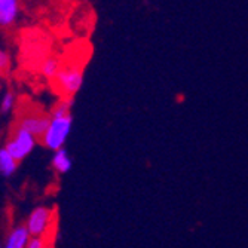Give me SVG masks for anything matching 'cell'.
Returning a JSON list of instances; mask_svg holds the SVG:
<instances>
[{
    "label": "cell",
    "instance_id": "1",
    "mask_svg": "<svg viewBox=\"0 0 248 248\" xmlns=\"http://www.w3.org/2000/svg\"><path fill=\"white\" fill-rule=\"evenodd\" d=\"M73 125V116H51L48 129L45 132L43 139L40 140L45 147H48L52 152L64 149L65 140L69 137Z\"/></svg>",
    "mask_w": 248,
    "mask_h": 248
},
{
    "label": "cell",
    "instance_id": "2",
    "mask_svg": "<svg viewBox=\"0 0 248 248\" xmlns=\"http://www.w3.org/2000/svg\"><path fill=\"white\" fill-rule=\"evenodd\" d=\"M36 143H37V140L30 132L15 125L14 129L11 131L9 139L6 140V143L3 146L18 162H21L33 152V149L36 147Z\"/></svg>",
    "mask_w": 248,
    "mask_h": 248
},
{
    "label": "cell",
    "instance_id": "3",
    "mask_svg": "<svg viewBox=\"0 0 248 248\" xmlns=\"http://www.w3.org/2000/svg\"><path fill=\"white\" fill-rule=\"evenodd\" d=\"M55 224V211L51 207H36L27 217L24 226L31 238H42L51 233Z\"/></svg>",
    "mask_w": 248,
    "mask_h": 248
},
{
    "label": "cell",
    "instance_id": "4",
    "mask_svg": "<svg viewBox=\"0 0 248 248\" xmlns=\"http://www.w3.org/2000/svg\"><path fill=\"white\" fill-rule=\"evenodd\" d=\"M57 83L58 91L64 95V98H70L79 91L83 82V70L80 65L69 64L61 65V70L58 76L54 79Z\"/></svg>",
    "mask_w": 248,
    "mask_h": 248
},
{
    "label": "cell",
    "instance_id": "5",
    "mask_svg": "<svg viewBox=\"0 0 248 248\" xmlns=\"http://www.w3.org/2000/svg\"><path fill=\"white\" fill-rule=\"evenodd\" d=\"M51 116L48 113H43V111L39 110H31V111H24V115H21L18 118V126H21L22 129H26L27 132H30L33 137L39 141L43 139L45 132L48 129Z\"/></svg>",
    "mask_w": 248,
    "mask_h": 248
},
{
    "label": "cell",
    "instance_id": "6",
    "mask_svg": "<svg viewBox=\"0 0 248 248\" xmlns=\"http://www.w3.org/2000/svg\"><path fill=\"white\" fill-rule=\"evenodd\" d=\"M21 12V3L18 0H0V27H12Z\"/></svg>",
    "mask_w": 248,
    "mask_h": 248
},
{
    "label": "cell",
    "instance_id": "7",
    "mask_svg": "<svg viewBox=\"0 0 248 248\" xmlns=\"http://www.w3.org/2000/svg\"><path fill=\"white\" fill-rule=\"evenodd\" d=\"M31 236L24 224H16L6 235L2 248H27Z\"/></svg>",
    "mask_w": 248,
    "mask_h": 248
},
{
    "label": "cell",
    "instance_id": "8",
    "mask_svg": "<svg viewBox=\"0 0 248 248\" xmlns=\"http://www.w3.org/2000/svg\"><path fill=\"white\" fill-rule=\"evenodd\" d=\"M51 165L57 174H65V172L70 171L72 159H70V156L65 149H60V150L54 152L52 159H51Z\"/></svg>",
    "mask_w": 248,
    "mask_h": 248
},
{
    "label": "cell",
    "instance_id": "9",
    "mask_svg": "<svg viewBox=\"0 0 248 248\" xmlns=\"http://www.w3.org/2000/svg\"><path fill=\"white\" fill-rule=\"evenodd\" d=\"M18 164L19 162L5 149V146H0V174L3 177H11L15 174Z\"/></svg>",
    "mask_w": 248,
    "mask_h": 248
},
{
    "label": "cell",
    "instance_id": "10",
    "mask_svg": "<svg viewBox=\"0 0 248 248\" xmlns=\"http://www.w3.org/2000/svg\"><path fill=\"white\" fill-rule=\"evenodd\" d=\"M60 70H61V62L57 57H46L40 64L42 75L48 79H52V80L58 76Z\"/></svg>",
    "mask_w": 248,
    "mask_h": 248
},
{
    "label": "cell",
    "instance_id": "11",
    "mask_svg": "<svg viewBox=\"0 0 248 248\" xmlns=\"http://www.w3.org/2000/svg\"><path fill=\"white\" fill-rule=\"evenodd\" d=\"M72 100L70 98H62L60 100L51 110V115L49 116H67V115H72Z\"/></svg>",
    "mask_w": 248,
    "mask_h": 248
},
{
    "label": "cell",
    "instance_id": "12",
    "mask_svg": "<svg viewBox=\"0 0 248 248\" xmlns=\"http://www.w3.org/2000/svg\"><path fill=\"white\" fill-rule=\"evenodd\" d=\"M16 106V97L14 93H6L2 100H0V111H2L3 115H8L11 111L15 108Z\"/></svg>",
    "mask_w": 248,
    "mask_h": 248
},
{
    "label": "cell",
    "instance_id": "13",
    "mask_svg": "<svg viewBox=\"0 0 248 248\" xmlns=\"http://www.w3.org/2000/svg\"><path fill=\"white\" fill-rule=\"evenodd\" d=\"M52 233H48L46 236H42V238H31L27 248H52V244L49 241Z\"/></svg>",
    "mask_w": 248,
    "mask_h": 248
},
{
    "label": "cell",
    "instance_id": "14",
    "mask_svg": "<svg viewBox=\"0 0 248 248\" xmlns=\"http://www.w3.org/2000/svg\"><path fill=\"white\" fill-rule=\"evenodd\" d=\"M11 67V58L9 54L5 52L3 49H0V73H6Z\"/></svg>",
    "mask_w": 248,
    "mask_h": 248
},
{
    "label": "cell",
    "instance_id": "15",
    "mask_svg": "<svg viewBox=\"0 0 248 248\" xmlns=\"http://www.w3.org/2000/svg\"><path fill=\"white\" fill-rule=\"evenodd\" d=\"M0 248H2V244H0Z\"/></svg>",
    "mask_w": 248,
    "mask_h": 248
}]
</instances>
